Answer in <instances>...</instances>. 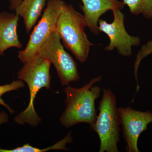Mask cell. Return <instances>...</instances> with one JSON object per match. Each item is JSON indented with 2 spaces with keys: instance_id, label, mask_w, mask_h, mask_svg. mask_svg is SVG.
Returning <instances> with one entry per match:
<instances>
[{
  "instance_id": "7",
  "label": "cell",
  "mask_w": 152,
  "mask_h": 152,
  "mask_svg": "<svg viewBox=\"0 0 152 152\" xmlns=\"http://www.w3.org/2000/svg\"><path fill=\"white\" fill-rule=\"evenodd\" d=\"M113 12L114 20L111 23L102 19H99L98 22L99 32L105 33L110 38V43L104 50L111 51L116 49L121 56H130L132 53V48L140 45V39L127 32L124 26V15L121 10H114Z\"/></svg>"
},
{
  "instance_id": "17",
  "label": "cell",
  "mask_w": 152,
  "mask_h": 152,
  "mask_svg": "<svg viewBox=\"0 0 152 152\" xmlns=\"http://www.w3.org/2000/svg\"><path fill=\"white\" fill-rule=\"evenodd\" d=\"M8 121V115L4 111L0 113V125L7 123Z\"/></svg>"
},
{
  "instance_id": "3",
  "label": "cell",
  "mask_w": 152,
  "mask_h": 152,
  "mask_svg": "<svg viewBox=\"0 0 152 152\" xmlns=\"http://www.w3.org/2000/svg\"><path fill=\"white\" fill-rule=\"evenodd\" d=\"M84 16L76 11L72 5L65 2L63 6L56 27L64 46L80 62L86 61L90 48L94 45L87 37Z\"/></svg>"
},
{
  "instance_id": "6",
  "label": "cell",
  "mask_w": 152,
  "mask_h": 152,
  "mask_svg": "<svg viewBox=\"0 0 152 152\" xmlns=\"http://www.w3.org/2000/svg\"><path fill=\"white\" fill-rule=\"evenodd\" d=\"M64 3L62 0H48L40 20L31 34L26 46L18 53V57L22 63L25 64L36 56L45 41L56 31L58 19Z\"/></svg>"
},
{
  "instance_id": "4",
  "label": "cell",
  "mask_w": 152,
  "mask_h": 152,
  "mask_svg": "<svg viewBox=\"0 0 152 152\" xmlns=\"http://www.w3.org/2000/svg\"><path fill=\"white\" fill-rule=\"evenodd\" d=\"M116 97L110 89H104L99 102V115L90 125L99 138V152H118L120 123Z\"/></svg>"
},
{
  "instance_id": "12",
  "label": "cell",
  "mask_w": 152,
  "mask_h": 152,
  "mask_svg": "<svg viewBox=\"0 0 152 152\" xmlns=\"http://www.w3.org/2000/svg\"><path fill=\"white\" fill-rule=\"evenodd\" d=\"M72 132H70L65 137L53 145L52 146L46 148L41 149L30 145L28 143L25 144L22 146L18 147L12 149H4L0 148V152H46L50 150H63L68 151L69 149L66 147L67 144H71L73 142Z\"/></svg>"
},
{
  "instance_id": "9",
  "label": "cell",
  "mask_w": 152,
  "mask_h": 152,
  "mask_svg": "<svg viewBox=\"0 0 152 152\" xmlns=\"http://www.w3.org/2000/svg\"><path fill=\"white\" fill-rule=\"evenodd\" d=\"M80 7L83 12L86 27L95 35L99 33L98 22L100 18L107 11L121 10L124 4L117 0H81Z\"/></svg>"
},
{
  "instance_id": "15",
  "label": "cell",
  "mask_w": 152,
  "mask_h": 152,
  "mask_svg": "<svg viewBox=\"0 0 152 152\" xmlns=\"http://www.w3.org/2000/svg\"><path fill=\"white\" fill-rule=\"evenodd\" d=\"M152 53V39L151 40L149 41L146 44L142 46L141 50L139 51L136 57L134 65V75L137 81V91L139 90L140 86H139L138 80V70L140 64L144 58L148 56Z\"/></svg>"
},
{
  "instance_id": "10",
  "label": "cell",
  "mask_w": 152,
  "mask_h": 152,
  "mask_svg": "<svg viewBox=\"0 0 152 152\" xmlns=\"http://www.w3.org/2000/svg\"><path fill=\"white\" fill-rule=\"evenodd\" d=\"M20 18L15 13H0V56L11 48H23L17 31Z\"/></svg>"
},
{
  "instance_id": "16",
  "label": "cell",
  "mask_w": 152,
  "mask_h": 152,
  "mask_svg": "<svg viewBox=\"0 0 152 152\" xmlns=\"http://www.w3.org/2000/svg\"><path fill=\"white\" fill-rule=\"evenodd\" d=\"M10 3L9 8L12 11H15L20 4L22 0H9Z\"/></svg>"
},
{
  "instance_id": "11",
  "label": "cell",
  "mask_w": 152,
  "mask_h": 152,
  "mask_svg": "<svg viewBox=\"0 0 152 152\" xmlns=\"http://www.w3.org/2000/svg\"><path fill=\"white\" fill-rule=\"evenodd\" d=\"M47 0H22L15 10V13L23 20L26 31L31 32L45 8Z\"/></svg>"
},
{
  "instance_id": "2",
  "label": "cell",
  "mask_w": 152,
  "mask_h": 152,
  "mask_svg": "<svg viewBox=\"0 0 152 152\" xmlns=\"http://www.w3.org/2000/svg\"><path fill=\"white\" fill-rule=\"evenodd\" d=\"M24 64L18 72V78L27 84L30 91V102L27 108L17 115L14 121L18 124H28L35 127L40 124L41 119L35 109V99L42 88L51 89L50 68L52 64L48 60L37 55Z\"/></svg>"
},
{
  "instance_id": "1",
  "label": "cell",
  "mask_w": 152,
  "mask_h": 152,
  "mask_svg": "<svg viewBox=\"0 0 152 152\" xmlns=\"http://www.w3.org/2000/svg\"><path fill=\"white\" fill-rule=\"evenodd\" d=\"M102 79L101 76L94 78L81 88L66 87V108L60 118L64 127H72L80 123L91 125L94 122L97 115L95 101L100 96L101 88L94 85Z\"/></svg>"
},
{
  "instance_id": "13",
  "label": "cell",
  "mask_w": 152,
  "mask_h": 152,
  "mask_svg": "<svg viewBox=\"0 0 152 152\" xmlns=\"http://www.w3.org/2000/svg\"><path fill=\"white\" fill-rule=\"evenodd\" d=\"M129 7L131 14H142L147 19H152V0H120Z\"/></svg>"
},
{
  "instance_id": "5",
  "label": "cell",
  "mask_w": 152,
  "mask_h": 152,
  "mask_svg": "<svg viewBox=\"0 0 152 152\" xmlns=\"http://www.w3.org/2000/svg\"><path fill=\"white\" fill-rule=\"evenodd\" d=\"M37 55L53 65L63 86H67L72 82L79 81L80 76L75 61L64 50L59 35L56 31L47 38Z\"/></svg>"
},
{
  "instance_id": "14",
  "label": "cell",
  "mask_w": 152,
  "mask_h": 152,
  "mask_svg": "<svg viewBox=\"0 0 152 152\" xmlns=\"http://www.w3.org/2000/svg\"><path fill=\"white\" fill-rule=\"evenodd\" d=\"M24 86V83L21 80H17L13 81L11 83L8 84L0 86V105L4 106L7 109L11 114H14L15 111L11 108L10 106L5 102L2 99V95L6 93L12 91H17L19 89L21 88Z\"/></svg>"
},
{
  "instance_id": "8",
  "label": "cell",
  "mask_w": 152,
  "mask_h": 152,
  "mask_svg": "<svg viewBox=\"0 0 152 152\" xmlns=\"http://www.w3.org/2000/svg\"><path fill=\"white\" fill-rule=\"evenodd\" d=\"M120 123L129 152H139L138 141L148 125L152 123V112L136 110L130 107L118 108Z\"/></svg>"
}]
</instances>
